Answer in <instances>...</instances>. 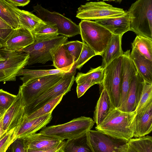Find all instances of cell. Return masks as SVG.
<instances>
[{"label":"cell","mask_w":152,"mask_h":152,"mask_svg":"<svg viewBox=\"0 0 152 152\" xmlns=\"http://www.w3.org/2000/svg\"><path fill=\"white\" fill-rule=\"evenodd\" d=\"M135 111L126 112L113 109L96 130L129 141L133 137L132 126Z\"/></svg>","instance_id":"6da1fadb"},{"label":"cell","mask_w":152,"mask_h":152,"mask_svg":"<svg viewBox=\"0 0 152 152\" xmlns=\"http://www.w3.org/2000/svg\"><path fill=\"white\" fill-rule=\"evenodd\" d=\"M127 12L130 31L152 40V0H138L132 4Z\"/></svg>","instance_id":"7a4b0ae2"},{"label":"cell","mask_w":152,"mask_h":152,"mask_svg":"<svg viewBox=\"0 0 152 152\" xmlns=\"http://www.w3.org/2000/svg\"><path fill=\"white\" fill-rule=\"evenodd\" d=\"M68 39L67 37L58 35L51 38L35 39L32 44L21 50L29 56L27 65L37 63L44 64L48 61H53L57 49L67 42Z\"/></svg>","instance_id":"3957f363"},{"label":"cell","mask_w":152,"mask_h":152,"mask_svg":"<svg viewBox=\"0 0 152 152\" xmlns=\"http://www.w3.org/2000/svg\"><path fill=\"white\" fill-rule=\"evenodd\" d=\"M94 124L91 118L82 116L64 124L45 126L39 133L63 140L82 135L91 130Z\"/></svg>","instance_id":"277c9868"},{"label":"cell","mask_w":152,"mask_h":152,"mask_svg":"<svg viewBox=\"0 0 152 152\" xmlns=\"http://www.w3.org/2000/svg\"><path fill=\"white\" fill-rule=\"evenodd\" d=\"M79 25L82 41L94 51L96 55L102 56L111 40L112 34L95 21L82 20Z\"/></svg>","instance_id":"5b68a950"},{"label":"cell","mask_w":152,"mask_h":152,"mask_svg":"<svg viewBox=\"0 0 152 152\" xmlns=\"http://www.w3.org/2000/svg\"><path fill=\"white\" fill-rule=\"evenodd\" d=\"M123 56L114 59L104 68L103 88L107 92L113 108L119 107L121 100Z\"/></svg>","instance_id":"8992f818"},{"label":"cell","mask_w":152,"mask_h":152,"mask_svg":"<svg viewBox=\"0 0 152 152\" xmlns=\"http://www.w3.org/2000/svg\"><path fill=\"white\" fill-rule=\"evenodd\" d=\"M4 57L0 61V82L16 80L18 72L27 66L29 55L21 50L12 51L2 47Z\"/></svg>","instance_id":"52a82bcc"},{"label":"cell","mask_w":152,"mask_h":152,"mask_svg":"<svg viewBox=\"0 0 152 152\" xmlns=\"http://www.w3.org/2000/svg\"><path fill=\"white\" fill-rule=\"evenodd\" d=\"M126 12L123 9L106 3L104 0L90 2L80 5L78 8L76 17L82 20H96L120 16Z\"/></svg>","instance_id":"ba28073f"},{"label":"cell","mask_w":152,"mask_h":152,"mask_svg":"<svg viewBox=\"0 0 152 152\" xmlns=\"http://www.w3.org/2000/svg\"><path fill=\"white\" fill-rule=\"evenodd\" d=\"M33 8L36 15L43 21L56 25L59 35L70 37L80 34L79 25L60 13L50 11L38 4L33 6Z\"/></svg>","instance_id":"9c48e42d"},{"label":"cell","mask_w":152,"mask_h":152,"mask_svg":"<svg viewBox=\"0 0 152 152\" xmlns=\"http://www.w3.org/2000/svg\"><path fill=\"white\" fill-rule=\"evenodd\" d=\"M76 69L75 68L70 72L65 73L58 83L39 96L26 108L27 114L35 111L60 95H65L69 92L75 81Z\"/></svg>","instance_id":"30bf717a"},{"label":"cell","mask_w":152,"mask_h":152,"mask_svg":"<svg viewBox=\"0 0 152 152\" xmlns=\"http://www.w3.org/2000/svg\"><path fill=\"white\" fill-rule=\"evenodd\" d=\"M89 140L94 152H127L128 141L97 130L88 132Z\"/></svg>","instance_id":"8fae6325"},{"label":"cell","mask_w":152,"mask_h":152,"mask_svg":"<svg viewBox=\"0 0 152 152\" xmlns=\"http://www.w3.org/2000/svg\"><path fill=\"white\" fill-rule=\"evenodd\" d=\"M65 73L48 75L39 78L26 86H20L26 108L58 83Z\"/></svg>","instance_id":"7c38bea8"},{"label":"cell","mask_w":152,"mask_h":152,"mask_svg":"<svg viewBox=\"0 0 152 152\" xmlns=\"http://www.w3.org/2000/svg\"><path fill=\"white\" fill-rule=\"evenodd\" d=\"M27 114L26 107L19 87L15 99L4 115V129L8 131L18 128L25 119Z\"/></svg>","instance_id":"4fadbf2b"},{"label":"cell","mask_w":152,"mask_h":152,"mask_svg":"<svg viewBox=\"0 0 152 152\" xmlns=\"http://www.w3.org/2000/svg\"><path fill=\"white\" fill-rule=\"evenodd\" d=\"M34 40L31 31L20 26L12 29L4 43L3 47L12 51L21 50L32 44Z\"/></svg>","instance_id":"5bb4252c"},{"label":"cell","mask_w":152,"mask_h":152,"mask_svg":"<svg viewBox=\"0 0 152 152\" xmlns=\"http://www.w3.org/2000/svg\"><path fill=\"white\" fill-rule=\"evenodd\" d=\"M133 137L146 136L152 130V101L136 114L132 124Z\"/></svg>","instance_id":"9a60e30c"},{"label":"cell","mask_w":152,"mask_h":152,"mask_svg":"<svg viewBox=\"0 0 152 152\" xmlns=\"http://www.w3.org/2000/svg\"><path fill=\"white\" fill-rule=\"evenodd\" d=\"M145 81L137 72L132 78L126 100L123 106L117 109L126 112L135 111L143 91Z\"/></svg>","instance_id":"2e32d148"},{"label":"cell","mask_w":152,"mask_h":152,"mask_svg":"<svg viewBox=\"0 0 152 152\" xmlns=\"http://www.w3.org/2000/svg\"><path fill=\"white\" fill-rule=\"evenodd\" d=\"M52 113L42 116L31 119H25L20 126L15 128V140H23L34 134L43 127L51 121Z\"/></svg>","instance_id":"e0dca14e"},{"label":"cell","mask_w":152,"mask_h":152,"mask_svg":"<svg viewBox=\"0 0 152 152\" xmlns=\"http://www.w3.org/2000/svg\"><path fill=\"white\" fill-rule=\"evenodd\" d=\"M22 140L24 150L30 149L41 151L54 148L63 141L56 137L39 133L32 134Z\"/></svg>","instance_id":"ac0fdd59"},{"label":"cell","mask_w":152,"mask_h":152,"mask_svg":"<svg viewBox=\"0 0 152 152\" xmlns=\"http://www.w3.org/2000/svg\"><path fill=\"white\" fill-rule=\"evenodd\" d=\"M130 54V50H127L123 55L121 100L117 109L121 107L125 103L132 78L137 72Z\"/></svg>","instance_id":"d6986e66"},{"label":"cell","mask_w":152,"mask_h":152,"mask_svg":"<svg viewBox=\"0 0 152 152\" xmlns=\"http://www.w3.org/2000/svg\"><path fill=\"white\" fill-rule=\"evenodd\" d=\"M95 22L113 35L122 36L125 33L130 31L129 17L127 12L120 16L97 20Z\"/></svg>","instance_id":"ffe728a7"},{"label":"cell","mask_w":152,"mask_h":152,"mask_svg":"<svg viewBox=\"0 0 152 152\" xmlns=\"http://www.w3.org/2000/svg\"><path fill=\"white\" fill-rule=\"evenodd\" d=\"M130 55L139 74L145 81L152 84V61L134 49Z\"/></svg>","instance_id":"44dd1931"},{"label":"cell","mask_w":152,"mask_h":152,"mask_svg":"<svg viewBox=\"0 0 152 152\" xmlns=\"http://www.w3.org/2000/svg\"><path fill=\"white\" fill-rule=\"evenodd\" d=\"M52 66L66 73L76 68L73 57L68 52L63 44L57 50L53 56Z\"/></svg>","instance_id":"7402d4cb"},{"label":"cell","mask_w":152,"mask_h":152,"mask_svg":"<svg viewBox=\"0 0 152 152\" xmlns=\"http://www.w3.org/2000/svg\"><path fill=\"white\" fill-rule=\"evenodd\" d=\"M113 108L110 98L105 89L103 88L98 100L94 114V121L96 126L100 124Z\"/></svg>","instance_id":"603a6c76"},{"label":"cell","mask_w":152,"mask_h":152,"mask_svg":"<svg viewBox=\"0 0 152 152\" xmlns=\"http://www.w3.org/2000/svg\"><path fill=\"white\" fill-rule=\"evenodd\" d=\"M88 132L78 137L67 140L61 148L60 152H94Z\"/></svg>","instance_id":"cb8c5ba5"},{"label":"cell","mask_w":152,"mask_h":152,"mask_svg":"<svg viewBox=\"0 0 152 152\" xmlns=\"http://www.w3.org/2000/svg\"><path fill=\"white\" fill-rule=\"evenodd\" d=\"M122 37L121 36L113 35L108 45L102 55V68L104 69L114 59L123 56L124 52L121 47Z\"/></svg>","instance_id":"d4e9b609"},{"label":"cell","mask_w":152,"mask_h":152,"mask_svg":"<svg viewBox=\"0 0 152 152\" xmlns=\"http://www.w3.org/2000/svg\"><path fill=\"white\" fill-rule=\"evenodd\" d=\"M66 73L56 69H30L23 68L18 73L17 76H22L20 79L22 86H26L36 80L48 75Z\"/></svg>","instance_id":"484cf974"},{"label":"cell","mask_w":152,"mask_h":152,"mask_svg":"<svg viewBox=\"0 0 152 152\" xmlns=\"http://www.w3.org/2000/svg\"><path fill=\"white\" fill-rule=\"evenodd\" d=\"M14 10L18 17L20 26L31 32L39 25L45 23L36 15L30 12L20 10L16 7Z\"/></svg>","instance_id":"4316f807"},{"label":"cell","mask_w":152,"mask_h":152,"mask_svg":"<svg viewBox=\"0 0 152 152\" xmlns=\"http://www.w3.org/2000/svg\"><path fill=\"white\" fill-rule=\"evenodd\" d=\"M15 7L6 0H0V17L12 29L20 27L18 19L14 10Z\"/></svg>","instance_id":"83f0119b"},{"label":"cell","mask_w":152,"mask_h":152,"mask_svg":"<svg viewBox=\"0 0 152 152\" xmlns=\"http://www.w3.org/2000/svg\"><path fill=\"white\" fill-rule=\"evenodd\" d=\"M104 76V69L100 66L95 68H91L86 73L78 72L75 80L77 84L89 82L102 84Z\"/></svg>","instance_id":"f1b7e54d"},{"label":"cell","mask_w":152,"mask_h":152,"mask_svg":"<svg viewBox=\"0 0 152 152\" xmlns=\"http://www.w3.org/2000/svg\"><path fill=\"white\" fill-rule=\"evenodd\" d=\"M31 32L34 39L53 38L59 35L56 25L49 22H45L37 27Z\"/></svg>","instance_id":"f546056e"},{"label":"cell","mask_w":152,"mask_h":152,"mask_svg":"<svg viewBox=\"0 0 152 152\" xmlns=\"http://www.w3.org/2000/svg\"><path fill=\"white\" fill-rule=\"evenodd\" d=\"M132 48L135 49L146 58L152 61V40L137 35L132 43Z\"/></svg>","instance_id":"4dcf8cb0"},{"label":"cell","mask_w":152,"mask_h":152,"mask_svg":"<svg viewBox=\"0 0 152 152\" xmlns=\"http://www.w3.org/2000/svg\"><path fill=\"white\" fill-rule=\"evenodd\" d=\"M64 95V94L60 95L35 111L27 114L26 119H31L52 113L54 108L61 102Z\"/></svg>","instance_id":"1f68e13d"},{"label":"cell","mask_w":152,"mask_h":152,"mask_svg":"<svg viewBox=\"0 0 152 152\" xmlns=\"http://www.w3.org/2000/svg\"><path fill=\"white\" fill-rule=\"evenodd\" d=\"M128 143L137 152H152V137L147 135L132 138Z\"/></svg>","instance_id":"d6a6232c"},{"label":"cell","mask_w":152,"mask_h":152,"mask_svg":"<svg viewBox=\"0 0 152 152\" xmlns=\"http://www.w3.org/2000/svg\"><path fill=\"white\" fill-rule=\"evenodd\" d=\"M80 56L75 63L76 68L80 70L83 66L93 57L96 55L94 51L84 41Z\"/></svg>","instance_id":"836d02e7"},{"label":"cell","mask_w":152,"mask_h":152,"mask_svg":"<svg viewBox=\"0 0 152 152\" xmlns=\"http://www.w3.org/2000/svg\"><path fill=\"white\" fill-rule=\"evenodd\" d=\"M152 101V84L145 81L142 95L135 111L137 113L145 107Z\"/></svg>","instance_id":"e575fe53"},{"label":"cell","mask_w":152,"mask_h":152,"mask_svg":"<svg viewBox=\"0 0 152 152\" xmlns=\"http://www.w3.org/2000/svg\"><path fill=\"white\" fill-rule=\"evenodd\" d=\"M63 45L68 52L73 57L76 63L82 51L83 42L77 40L69 41L66 42Z\"/></svg>","instance_id":"d590c367"},{"label":"cell","mask_w":152,"mask_h":152,"mask_svg":"<svg viewBox=\"0 0 152 152\" xmlns=\"http://www.w3.org/2000/svg\"><path fill=\"white\" fill-rule=\"evenodd\" d=\"M15 128L7 131L0 140V152H6L10 146L15 141Z\"/></svg>","instance_id":"8d00e7d4"},{"label":"cell","mask_w":152,"mask_h":152,"mask_svg":"<svg viewBox=\"0 0 152 152\" xmlns=\"http://www.w3.org/2000/svg\"><path fill=\"white\" fill-rule=\"evenodd\" d=\"M16 96L2 89H0V107L5 110L10 106Z\"/></svg>","instance_id":"74e56055"},{"label":"cell","mask_w":152,"mask_h":152,"mask_svg":"<svg viewBox=\"0 0 152 152\" xmlns=\"http://www.w3.org/2000/svg\"><path fill=\"white\" fill-rule=\"evenodd\" d=\"M95 84L89 82H83L77 84L76 92L78 98L82 96L91 86Z\"/></svg>","instance_id":"f35d334b"},{"label":"cell","mask_w":152,"mask_h":152,"mask_svg":"<svg viewBox=\"0 0 152 152\" xmlns=\"http://www.w3.org/2000/svg\"><path fill=\"white\" fill-rule=\"evenodd\" d=\"M12 28L0 29V44L3 45Z\"/></svg>","instance_id":"ab89813d"},{"label":"cell","mask_w":152,"mask_h":152,"mask_svg":"<svg viewBox=\"0 0 152 152\" xmlns=\"http://www.w3.org/2000/svg\"><path fill=\"white\" fill-rule=\"evenodd\" d=\"M65 142V141L64 140L57 147L47 151H41L30 149L25 150V152H60L61 148L63 146Z\"/></svg>","instance_id":"60d3db41"},{"label":"cell","mask_w":152,"mask_h":152,"mask_svg":"<svg viewBox=\"0 0 152 152\" xmlns=\"http://www.w3.org/2000/svg\"><path fill=\"white\" fill-rule=\"evenodd\" d=\"M6 0L8 2L16 7L17 6L24 7L28 4L30 1L29 0Z\"/></svg>","instance_id":"b9f144b4"},{"label":"cell","mask_w":152,"mask_h":152,"mask_svg":"<svg viewBox=\"0 0 152 152\" xmlns=\"http://www.w3.org/2000/svg\"><path fill=\"white\" fill-rule=\"evenodd\" d=\"M4 115L0 118V140L7 132L4 129L3 127V118Z\"/></svg>","instance_id":"7bdbcfd3"},{"label":"cell","mask_w":152,"mask_h":152,"mask_svg":"<svg viewBox=\"0 0 152 152\" xmlns=\"http://www.w3.org/2000/svg\"><path fill=\"white\" fill-rule=\"evenodd\" d=\"M15 152H25L22 140V142L18 143L16 145L15 148Z\"/></svg>","instance_id":"ee69618b"},{"label":"cell","mask_w":152,"mask_h":152,"mask_svg":"<svg viewBox=\"0 0 152 152\" xmlns=\"http://www.w3.org/2000/svg\"><path fill=\"white\" fill-rule=\"evenodd\" d=\"M12 28L4 21L0 17V29Z\"/></svg>","instance_id":"f6af8a7d"},{"label":"cell","mask_w":152,"mask_h":152,"mask_svg":"<svg viewBox=\"0 0 152 152\" xmlns=\"http://www.w3.org/2000/svg\"><path fill=\"white\" fill-rule=\"evenodd\" d=\"M127 152H137V151L128 143Z\"/></svg>","instance_id":"bcb514c9"},{"label":"cell","mask_w":152,"mask_h":152,"mask_svg":"<svg viewBox=\"0 0 152 152\" xmlns=\"http://www.w3.org/2000/svg\"><path fill=\"white\" fill-rule=\"evenodd\" d=\"M6 111L5 110L0 107V118L4 115Z\"/></svg>","instance_id":"7dc6e473"},{"label":"cell","mask_w":152,"mask_h":152,"mask_svg":"<svg viewBox=\"0 0 152 152\" xmlns=\"http://www.w3.org/2000/svg\"><path fill=\"white\" fill-rule=\"evenodd\" d=\"M3 47L2 45L0 44V61L3 60L4 59L1 50V49Z\"/></svg>","instance_id":"c3c4849f"}]
</instances>
